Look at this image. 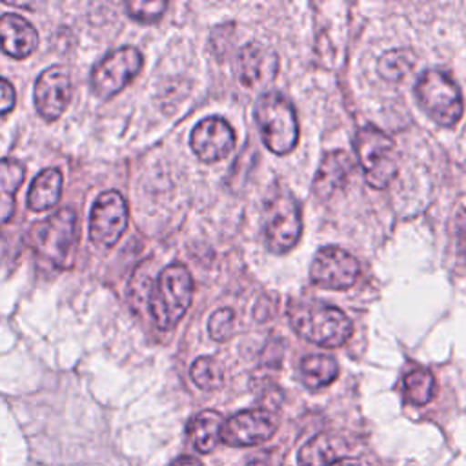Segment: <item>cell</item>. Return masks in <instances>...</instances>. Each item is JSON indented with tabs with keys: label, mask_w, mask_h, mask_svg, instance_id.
Wrapping results in <instances>:
<instances>
[{
	"label": "cell",
	"mask_w": 466,
	"mask_h": 466,
	"mask_svg": "<svg viewBox=\"0 0 466 466\" xmlns=\"http://www.w3.org/2000/svg\"><path fill=\"white\" fill-rule=\"evenodd\" d=\"M353 160L350 155L342 149H335L324 155L320 160V166L317 169L315 180H313V191L320 198L331 197L335 191L342 189L351 173H353Z\"/></svg>",
	"instance_id": "2e32d148"
},
{
	"label": "cell",
	"mask_w": 466,
	"mask_h": 466,
	"mask_svg": "<svg viewBox=\"0 0 466 466\" xmlns=\"http://www.w3.org/2000/svg\"><path fill=\"white\" fill-rule=\"evenodd\" d=\"M248 466H268L264 461H251V462H248Z\"/></svg>",
	"instance_id": "4dcf8cb0"
},
{
	"label": "cell",
	"mask_w": 466,
	"mask_h": 466,
	"mask_svg": "<svg viewBox=\"0 0 466 466\" xmlns=\"http://www.w3.org/2000/svg\"><path fill=\"white\" fill-rule=\"evenodd\" d=\"M189 144L202 162H217L233 151L235 131L228 120L220 116H208L193 127Z\"/></svg>",
	"instance_id": "7c38bea8"
},
{
	"label": "cell",
	"mask_w": 466,
	"mask_h": 466,
	"mask_svg": "<svg viewBox=\"0 0 466 466\" xmlns=\"http://www.w3.org/2000/svg\"><path fill=\"white\" fill-rule=\"evenodd\" d=\"M24 182V166L15 158L0 160V226L15 213V195Z\"/></svg>",
	"instance_id": "ffe728a7"
},
{
	"label": "cell",
	"mask_w": 466,
	"mask_h": 466,
	"mask_svg": "<svg viewBox=\"0 0 466 466\" xmlns=\"http://www.w3.org/2000/svg\"><path fill=\"white\" fill-rule=\"evenodd\" d=\"M62 193V173L56 167L40 171L31 182L27 193V206L33 211H44L53 208L60 200Z\"/></svg>",
	"instance_id": "d6986e66"
},
{
	"label": "cell",
	"mask_w": 466,
	"mask_h": 466,
	"mask_svg": "<svg viewBox=\"0 0 466 466\" xmlns=\"http://www.w3.org/2000/svg\"><path fill=\"white\" fill-rule=\"evenodd\" d=\"M262 231L269 251L286 253L295 248L300 238L302 218L299 202L289 191L280 189L266 202Z\"/></svg>",
	"instance_id": "52a82bcc"
},
{
	"label": "cell",
	"mask_w": 466,
	"mask_h": 466,
	"mask_svg": "<svg viewBox=\"0 0 466 466\" xmlns=\"http://www.w3.org/2000/svg\"><path fill=\"white\" fill-rule=\"evenodd\" d=\"M189 375L193 379V382L204 390V391H211L217 390L224 384V371L222 366L211 359V357H198L189 370Z\"/></svg>",
	"instance_id": "cb8c5ba5"
},
{
	"label": "cell",
	"mask_w": 466,
	"mask_h": 466,
	"mask_svg": "<svg viewBox=\"0 0 466 466\" xmlns=\"http://www.w3.org/2000/svg\"><path fill=\"white\" fill-rule=\"evenodd\" d=\"M402 390H404V399L410 404L424 406L433 399L435 379L428 370L413 368L404 375Z\"/></svg>",
	"instance_id": "603a6c76"
},
{
	"label": "cell",
	"mask_w": 466,
	"mask_h": 466,
	"mask_svg": "<svg viewBox=\"0 0 466 466\" xmlns=\"http://www.w3.org/2000/svg\"><path fill=\"white\" fill-rule=\"evenodd\" d=\"M15 106V89L13 86L0 76V115H5Z\"/></svg>",
	"instance_id": "83f0119b"
},
{
	"label": "cell",
	"mask_w": 466,
	"mask_h": 466,
	"mask_svg": "<svg viewBox=\"0 0 466 466\" xmlns=\"http://www.w3.org/2000/svg\"><path fill=\"white\" fill-rule=\"evenodd\" d=\"M289 322L302 339L322 348L342 346L353 333L348 315L329 304H293Z\"/></svg>",
	"instance_id": "6da1fadb"
},
{
	"label": "cell",
	"mask_w": 466,
	"mask_h": 466,
	"mask_svg": "<svg viewBox=\"0 0 466 466\" xmlns=\"http://www.w3.org/2000/svg\"><path fill=\"white\" fill-rule=\"evenodd\" d=\"M413 66H415V53L406 47H397L380 55L377 62V71L380 78L388 82H399L413 69Z\"/></svg>",
	"instance_id": "7402d4cb"
},
{
	"label": "cell",
	"mask_w": 466,
	"mask_h": 466,
	"mask_svg": "<svg viewBox=\"0 0 466 466\" xmlns=\"http://www.w3.org/2000/svg\"><path fill=\"white\" fill-rule=\"evenodd\" d=\"M142 67V55L137 47L126 46L113 53H109L106 58H102L93 73H91V86L93 91L102 96H113L118 93Z\"/></svg>",
	"instance_id": "9c48e42d"
},
{
	"label": "cell",
	"mask_w": 466,
	"mask_h": 466,
	"mask_svg": "<svg viewBox=\"0 0 466 466\" xmlns=\"http://www.w3.org/2000/svg\"><path fill=\"white\" fill-rule=\"evenodd\" d=\"M277 69L275 53L258 44L249 42L238 55V80L244 87H257L273 78Z\"/></svg>",
	"instance_id": "5bb4252c"
},
{
	"label": "cell",
	"mask_w": 466,
	"mask_h": 466,
	"mask_svg": "<svg viewBox=\"0 0 466 466\" xmlns=\"http://www.w3.org/2000/svg\"><path fill=\"white\" fill-rule=\"evenodd\" d=\"M255 122L260 131L264 146L286 155L295 149L299 142V120L293 104L277 91H266L255 104Z\"/></svg>",
	"instance_id": "3957f363"
},
{
	"label": "cell",
	"mask_w": 466,
	"mask_h": 466,
	"mask_svg": "<svg viewBox=\"0 0 466 466\" xmlns=\"http://www.w3.org/2000/svg\"><path fill=\"white\" fill-rule=\"evenodd\" d=\"M76 240V215L69 208L49 215L42 222H36L29 231V242L40 258L60 268L71 264Z\"/></svg>",
	"instance_id": "277c9868"
},
{
	"label": "cell",
	"mask_w": 466,
	"mask_h": 466,
	"mask_svg": "<svg viewBox=\"0 0 466 466\" xmlns=\"http://www.w3.org/2000/svg\"><path fill=\"white\" fill-rule=\"evenodd\" d=\"M329 466H370V464L362 459H339Z\"/></svg>",
	"instance_id": "f546056e"
},
{
	"label": "cell",
	"mask_w": 466,
	"mask_h": 466,
	"mask_svg": "<svg viewBox=\"0 0 466 466\" xmlns=\"http://www.w3.org/2000/svg\"><path fill=\"white\" fill-rule=\"evenodd\" d=\"M419 106L444 127H451L462 116V96L455 80L442 69H426L415 82Z\"/></svg>",
	"instance_id": "8992f818"
},
{
	"label": "cell",
	"mask_w": 466,
	"mask_h": 466,
	"mask_svg": "<svg viewBox=\"0 0 466 466\" xmlns=\"http://www.w3.org/2000/svg\"><path fill=\"white\" fill-rule=\"evenodd\" d=\"M167 2L164 0H131L126 4V9L131 18L138 22H155L166 11Z\"/></svg>",
	"instance_id": "d4e9b609"
},
{
	"label": "cell",
	"mask_w": 466,
	"mask_h": 466,
	"mask_svg": "<svg viewBox=\"0 0 466 466\" xmlns=\"http://www.w3.org/2000/svg\"><path fill=\"white\" fill-rule=\"evenodd\" d=\"M127 228V206L124 197L115 191H104L96 197L89 215V237L100 248L115 246Z\"/></svg>",
	"instance_id": "ba28073f"
},
{
	"label": "cell",
	"mask_w": 466,
	"mask_h": 466,
	"mask_svg": "<svg viewBox=\"0 0 466 466\" xmlns=\"http://www.w3.org/2000/svg\"><path fill=\"white\" fill-rule=\"evenodd\" d=\"M233 328H235V313L229 308H220L209 317L208 331H209L211 339H215L218 342L228 340L233 333Z\"/></svg>",
	"instance_id": "484cf974"
},
{
	"label": "cell",
	"mask_w": 466,
	"mask_h": 466,
	"mask_svg": "<svg viewBox=\"0 0 466 466\" xmlns=\"http://www.w3.org/2000/svg\"><path fill=\"white\" fill-rule=\"evenodd\" d=\"M453 240H455L457 257L466 264V209H461L455 217Z\"/></svg>",
	"instance_id": "4316f807"
},
{
	"label": "cell",
	"mask_w": 466,
	"mask_h": 466,
	"mask_svg": "<svg viewBox=\"0 0 466 466\" xmlns=\"http://www.w3.org/2000/svg\"><path fill=\"white\" fill-rule=\"evenodd\" d=\"M279 428V419L269 410H244L224 420L220 441L228 446H255L269 441Z\"/></svg>",
	"instance_id": "8fae6325"
},
{
	"label": "cell",
	"mask_w": 466,
	"mask_h": 466,
	"mask_svg": "<svg viewBox=\"0 0 466 466\" xmlns=\"http://www.w3.org/2000/svg\"><path fill=\"white\" fill-rule=\"evenodd\" d=\"M36 29L20 15L5 13L0 16V49L13 58H25L36 49Z\"/></svg>",
	"instance_id": "9a60e30c"
},
{
	"label": "cell",
	"mask_w": 466,
	"mask_h": 466,
	"mask_svg": "<svg viewBox=\"0 0 466 466\" xmlns=\"http://www.w3.org/2000/svg\"><path fill=\"white\" fill-rule=\"evenodd\" d=\"M348 450L344 441L333 433H317L299 450L297 462L299 466H329L335 461L342 459V453Z\"/></svg>",
	"instance_id": "e0dca14e"
},
{
	"label": "cell",
	"mask_w": 466,
	"mask_h": 466,
	"mask_svg": "<svg viewBox=\"0 0 466 466\" xmlns=\"http://www.w3.org/2000/svg\"><path fill=\"white\" fill-rule=\"evenodd\" d=\"M339 375V364L329 355H306L300 360V380L309 390H319L331 384Z\"/></svg>",
	"instance_id": "44dd1931"
},
{
	"label": "cell",
	"mask_w": 466,
	"mask_h": 466,
	"mask_svg": "<svg viewBox=\"0 0 466 466\" xmlns=\"http://www.w3.org/2000/svg\"><path fill=\"white\" fill-rule=\"evenodd\" d=\"M193 277L184 264L164 268L149 295V311L160 329H171L193 300Z\"/></svg>",
	"instance_id": "7a4b0ae2"
},
{
	"label": "cell",
	"mask_w": 466,
	"mask_h": 466,
	"mask_svg": "<svg viewBox=\"0 0 466 466\" xmlns=\"http://www.w3.org/2000/svg\"><path fill=\"white\" fill-rule=\"evenodd\" d=\"M353 144L366 182L375 189L390 186L399 171L395 142L379 127L364 126L357 131Z\"/></svg>",
	"instance_id": "5b68a950"
},
{
	"label": "cell",
	"mask_w": 466,
	"mask_h": 466,
	"mask_svg": "<svg viewBox=\"0 0 466 466\" xmlns=\"http://www.w3.org/2000/svg\"><path fill=\"white\" fill-rule=\"evenodd\" d=\"M359 277L357 258L342 248H320L311 262L309 279L315 286L326 289H348Z\"/></svg>",
	"instance_id": "30bf717a"
},
{
	"label": "cell",
	"mask_w": 466,
	"mask_h": 466,
	"mask_svg": "<svg viewBox=\"0 0 466 466\" xmlns=\"http://www.w3.org/2000/svg\"><path fill=\"white\" fill-rule=\"evenodd\" d=\"M169 466H202V462L195 457H189V455H182L178 459H175Z\"/></svg>",
	"instance_id": "f1b7e54d"
},
{
	"label": "cell",
	"mask_w": 466,
	"mask_h": 466,
	"mask_svg": "<svg viewBox=\"0 0 466 466\" xmlns=\"http://www.w3.org/2000/svg\"><path fill=\"white\" fill-rule=\"evenodd\" d=\"M71 100V78L64 67L53 66L35 82V106L46 120L58 118Z\"/></svg>",
	"instance_id": "4fadbf2b"
},
{
	"label": "cell",
	"mask_w": 466,
	"mask_h": 466,
	"mask_svg": "<svg viewBox=\"0 0 466 466\" xmlns=\"http://www.w3.org/2000/svg\"><path fill=\"white\" fill-rule=\"evenodd\" d=\"M224 417L215 410H204L197 413L187 424V437L193 448L200 453H209L220 442V431Z\"/></svg>",
	"instance_id": "ac0fdd59"
}]
</instances>
